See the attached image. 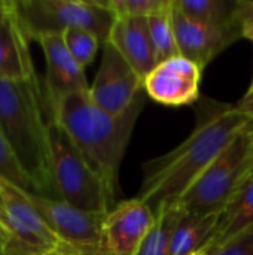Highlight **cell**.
I'll return each mask as SVG.
<instances>
[{
    "label": "cell",
    "instance_id": "cell-1",
    "mask_svg": "<svg viewBox=\"0 0 253 255\" xmlns=\"http://www.w3.org/2000/svg\"><path fill=\"white\" fill-rule=\"evenodd\" d=\"M206 102L197 111L195 128L182 143L143 163V181L137 197L154 211L161 205L179 203L200 175L252 120L234 109V105Z\"/></svg>",
    "mask_w": 253,
    "mask_h": 255
},
{
    "label": "cell",
    "instance_id": "cell-18",
    "mask_svg": "<svg viewBox=\"0 0 253 255\" xmlns=\"http://www.w3.org/2000/svg\"><path fill=\"white\" fill-rule=\"evenodd\" d=\"M154 212L157 217L155 226L143 241L137 255H170L171 235L183 209L179 203H171L161 205Z\"/></svg>",
    "mask_w": 253,
    "mask_h": 255
},
{
    "label": "cell",
    "instance_id": "cell-16",
    "mask_svg": "<svg viewBox=\"0 0 253 255\" xmlns=\"http://www.w3.org/2000/svg\"><path fill=\"white\" fill-rule=\"evenodd\" d=\"M253 227V176H249L231 197L221 214L213 244L207 250L210 255L230 239Z\"/></svg>",
    "mask_w": 253,
    "mask_h": 255
},
{
    "label": "cell",
    "instance_id": "cell-33",
    "mask_svg": "<svg viewBox=\"0 0 253 255\" xmlns=\"http://www.w3.org/2000/svg\"><path fill=\"white\" fill-rule=\"evenodd\" d=\"M251 176H253V170H252V173H251Z\"/></svg>",
    "mask_w": 253,
    "mask_h": 255
},
{
    "label": "cell",
    "instance_id": "cell-20",
    "mask_svg": "<svg viewBox=\"0 0 253 255\" xmlns=\"http://www.w3.org/2000/svg\"><path fill=\"white\" fill-rule=\"evenodd\" d=\"M61 36L72 57L84 69L92 63L98 48L101 46L98 37L84 28H69Z\"/></svg>",
    "mask_w": 253,
    "mask_h": 255
},
{
    "label": "cell",
    "instance_id": "cell-9",
    "mask_svg": "<svg viewBox=\"0 0 253 255\" xmlns=\"http://www.w3.org/2000/svg\"><path fill=\"white\" fill-rule=\"evenodd\" d=\"M203 69L183 55L158 63L143 79L145 94L164 106H188L200 100Z\"/></svg>",
    "mask_w": 253,
    "mask_h": 255
},
{
    "label": "cell",
    "instance_id": "cell-32",
    "mask_svg": "<svg viewBox=\"0 0 253 255\" xmlns=\"http://www.w3.org/2000/svg\"><path fill=\"white\" fill-rule=\"evenodd\" d=\"M0 255H7V254H6L4 251H1V250H0Z\"/></svg>",
    "mask_w": 253,
    "mask_h": 255
},
{
    "label": "cell",
    "instance_id": "cell-6",
    "mask_svg": "<svg viewBox=\"0 0 253 255\" xmlns=\"http://www.w3.org/2000/svg\"><path fill=\"white\" fill-rule=\"evenodd\" d=\"M22 31L28 40L63 34L69 28H84L106 43L116 15L104 0H12Z\"/></svg>",
    "mask_w": 253,
    "mask_h": 255
},
{
    "label": "cell",
    "instance_id": "cell-28",
    "mask_svg": "<svg viewBox=\"0 0 253 255\" xmlns=\"http://www.w3.org/2000/svg\"><path fill=\"white\" fill-rule=\"evenodd\" d=\"M0 220L1 223L7 227V223H6V218H4V212H3V203H1V194H0ZM9 229V227H7Z\"/></svg>",
    "mask_w": 253,
    "mask_h": 255
},
{
    "label": "cell",
    "instance_id": "cell-13",
    "mask_svg": "<svg viewBox=\"0 0 253 255\" xmlns=\"http://www.w3.org/2000/svg\"><path fill=\"white\" fill-rule=\"evenodd\" d=\"M107 42L142 79L158 64L148 18H116Z\"/></svg>",
    "mask_w": 253,
    "mask_h": 255
},
{
    "label": "cell",
    "instance_id": "cell-34",
    "mask_svg": "<svg viewBox=\"0 0 253 255\" xmlns=\"http://www.w3.org/2000/svg\"><path fill=\"white\" fill-rule=\"evenodd\" d=\"M0 221H1V220H0Z\"/></svg>",
    "mask_w": 253,
    "mask_h": 255
},
{
    "label": "cell",
    "instance_id": "cell-8",
    "mask_svg": "<svg viewBox=\"0 0 253 255\" xmlns=\"http://www.w3.org/2000/svg\"><path fill=\"white\" fill-rule=\"evenodd\" d=\"M101 48V61L94 82L89 85V96L100 109L118 117L125 114L145 94L143 79L112 43L106 42Z\"/></svg>",
    "mask_w": 253,
    "mask_h": 255
},
{
    "label": "cell",
    "instance_id": "cell-11",
    "mask_svg": "<svg viewBox=\"0 0 253 255\" xmlns=\"http://www.w3.org/2000/svg\"><path fill=\"white\" fill-rule=\"evenodd\" d=\"M37 43L42 46L45 54V97L49 115H52L67 96L88 91L89 85L85 76V69L81 67L72 57L61 34L43 36L37 40Z\"/></svg>",
    "mask_w": 253,
    "mask_h": 255
},
{
    "label": "cell",
    "instance_id": "cell-17",
    "mask_svg": "<svg viewBox=\"0 0 253 255\" xmlns=\"http://www.w3.org/2000/svg\"><path fill=\"white\" fill-rule=\"evenodd\" d=\"M173 4L189 18L219 28L240 31L236 21L237 0H173Z\"/></svg>",
    "mask_w": 253,
    "mask_h": 255
},
{
    "label": "cell",
    "instance_id": "cell-21",
    "mask_svg": "<svg viewBox=\"0 0 253 255\" xmlns=\"http://www.w3.org/2000/svg\"><path fill=\"white\" fill-rule=\"evenodd\" d=\"M0 178L6 179L7 182L28 191L34 193V187L21 169L18 160L15 158V154L4 137L1 128H0Z\"/></svg>",
    "mask_w": 253,
    "mask_h": 255
},
{
    "label": "cell",
    "instance_id": "cell-7",
    "mask_svg": "<svg viewBox=\"0 0 253 255\" xmlns=\"http://www.w3.org/2000/svg\"><path fill=\"white\" fill-rule=\"evenodd\" d=\"M28 197L49 227L85 255H109L104 241V217L73 208L61 200L36 193Z\"/></svg>",
    "mask_w": 253,
    "mask_h": 255
},
{
    "label": "cell",
    "instance_id": "cell-12",
    "mask_svg": "<svg viewBox=\"0 0 253 255\" xmlns=\"http://www.w3.org/2000/svg\"><path fill=\"white\" fill-rule=\"evenodd\" d=\"M173 24L180 55L197 63L203 70L224 49L242 37L239 30L219 28L186 16L173 4Z\"/></svg>",
    "mask_w": 253,
    "mask_h": 255
},
{
    "label": "cell",
    "instance_id": "cell-14",
    "mask_svg": "<svg viewBox=\"0 0 253 255\" xmlns=\"http://www.w3.org/2000/svg\"><path fill=\"white\" fill-rule=\"evenodd\" d=\"M28 39L13 10L0 22V79L24 81L36 75Z\"/></svg>",
    "mask_w": 253,
    "mask_h": 255
},
{
    "label": "cell",
    "instance_id": "cell-24",
    "mask_svg": "<svg viewBox=\"0 0 253 255\" xmlns=\"http://www.w3.org/2000/svg\"><path fill=\"white\" fill-rule=\"evenodd\" d=\"M236 21L240 27L242 37H246L253 42V1L237 0Z\"/></svg>",
    "mask_w": 253,
    "mask_h": 255
},
{
    "label": "cell",
    "instance_id": "cell-27",
    "mask_svg": "<svg viewBox=\"0 0 253 255\" xmlns=\"http://www.w3.org/2000/svg\"><path fill=\"white\" fill-rule=\"evenodd\" d=\"M12 9V0H0V22Z\"/></svg>",
    "mask_w": 253,
    "mask_h": 255
},
{
    "label": "cell",
    "instance_id": "cell-29",
    "mask_svg": "<svg viewBox=\"0 0 253 255\" xmlns=\"http://www.w3.org/2000/svg\"><path fill=\"white\" fill-rule=\"evenodd\" d=\"M248 128H249V133L252 134V137H253V118H252V120H251V123H249Z\"/></svg>",
    "mask_w": 253,
    "mask_h": 255
},
{
    "label": "cell",
    "instance_id": "cell-25",
    "mask_svg": "<svg viewBox=\"0 0 253 255\" xmlns=\"http://www.w3.org/2000/svg\"><path fill=\"white\" fill-rule=\"evenodd\" d=\"M12 247H13L12 235H10L9 229H7V227L0 221V250H1V251H4L7 255H10Z\"/></svg>",
    "mask_w": 253,
    "mask_h": 255
},
{
    "label": "cell",
    "instance_id": "cell-4",
    "mask_svg": "<svg viewBox=\"0 0 253 255\" xmlns=\"http://www.w3.org/2000/svg\"><path fill=\"white\" fill-rule=\"evenodd\" d=\"M51 169L57 199L85 212L106 215L116 203L104 182L81 155L66 130L49 117Z\"/></svg>",
    "mask_w": 253,
    "mask_h": 255
},
{
    "label": "cell",
    "instance_id": "cell-22",
    "mask_svg": "<svg viewBox=\"0 0 253 255\" xmlns=\"http://www.w3.org/2000/svg\"><path fill=\"white\" fill-rule=\"evenodd\" d=\"M170 0H104L116 18H148L169 4Z\"/></svg>",
    "mask_w": 253,
    "mask_h": 255
},
{
    "label": "cell",
    "instance_id": "cell-5",
    "mask_svg": "<svg viewBox=\"0 0 253 255\" xmlns=\"http://www.w3.org/2000/svg\"><path fill=\"white\" fill-rule=\"evenodd\" d=\"M252 170L253 137L246 127L200 175L179 200V205L188 214H222Z\"/></svg>",
    "mask_w": 253,
    "mask_h": 255
},
{
    "label": "cell",
    "instance_id": "cell-2",
    "mask_svg": "<svg viewBox=\"0 0 253 255\" xmlns=\"http://www.w3.org/2000/svg\"><path fill=\"white\" fill-rule=\"evenodd\" d=\"M145 97L146 94L125 114L113 117L92 102L88 90L67 96L49 115L66 130L81 155L104 182L115 203L121 163L143 109Z\"/></svg>",
    "mask_w": 253,
    "mask_h": 255
},
{
    "label": "cell",
    "instance_id": "cell-26",
    "mask_svg": "<svg viewBox=\"0 0 253 255\" xmlns=\"http://www.w3.org/2000/svg\"><path fill=\"white\" fill-rule=\"evenodd\" d=\"M234 109H237L239 112L248 115L249 118H253V93L252 94L246 93V94L234 105Z\"/></svg>",
    "mask_w": 253,
    "mask_h": 255
},
{
    "label": "cell",
    "instance_id": "cell-31",
    "mask_svg": "<svg viewBox=\"0 0 253 255\" xmlns=\"http://www.w3.org/2000/svg\"><path fill=\"white\" fill-rule=\"evenodd\" d=\"M246 93H249V94H252L253 93V76H252V82H251V85H249V90H248Z\"/></svg>",
    "mask_w": 253,
    "mask_h": 255
},
{
    "label": "cell",
    "instance_id": "cell-15",
    "mask_svg": "<svg viewBox=\"0 0 253 255\" xmlns=\"http://www.w3.org/2000/svg\"><path fill=\"white\" fill-rule=\"evenodd\" d=\"M221 214L197 215L183 211L173 235L170 255H191L209 250L218 232Z\"/></svg>",
    "mask_w": 253,
    "mask_h": 255
},
{
    "label": "cell",
    "instance_id": "cell-23",
    "mask_svg": "<svg viewBox=\"0 0 253 255\" xmlns=\"http://www.w3.org/2000/svg\"><path fill=\"white\" fill-rule=\"evenodd\" d=\"M212 255H253V227L225 242Z\"/></svg>",
    "mask_w": 253,
    "mask_h": 255
},
{
    "label": "cell",
    "instance_id": "cell-19",
    "mask_svg": "<svg viewBox=\"0 0 253 255\" xmlns=\"http://www.w3.org/2000/svg\"><path fill=\"white\" fill-rule=\"evenodd\" d=\"M148 25L158 63L180 55L173 24V0L157 13L148 16Z\"/></svg>",
    "mask_w": 253,
    "mask_h": 255
},
{
    "label": "cell",
    "instance_id": "cell-3",
    "mask_svg": "<svg viewBox=\"0 0 253 255\" xmlns=\"http://www.w3.org/2000/svg\"><path fill=\"white\" fill-rule=\"evenodd\" d=\"M48 124L49 109L37 75L24 81L0 79V128L34 193L57 199Z\"/></svg>",
    "mask_w": 253,
    "mask_h": 255
},
{
    "label": "cell",
    "instance_id": "cell-30",
    "mask_svg": "<svg viewBox=\"0 0 253 255\" xmlns=\"http://www.w3.org/2000/svg\"><path fill=\"white\" fill-rule=\"evenodd\" d=\"M191 255H210V253H209L207 250H204V251H200V253H195V254H191Z\"/></svg>",
    "mask_w": 253,
    "mask_h": 255
},
{
    "label": "cell",
    "instance_id": "cell-10",
    "mask_svg": "<svg viewBox=\"0 0 253 255\" xmlns=\"http://www.w3.org/2000/svg\"><path fill=\"white\" fill-rule=\"evenodd\" d=\"M155 220L154 209L139 197L116 203L104 217V241L109 255H137Z\"/></svg>",
    "mask_w": 253,
    "mask_h": 255
}]
</instances>
